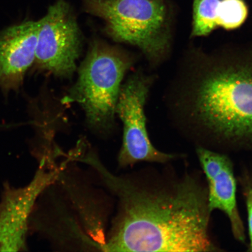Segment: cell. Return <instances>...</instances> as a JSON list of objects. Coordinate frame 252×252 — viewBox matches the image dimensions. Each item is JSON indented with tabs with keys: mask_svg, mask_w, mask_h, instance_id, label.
Returning a JSON list of instances; mask_svg holds the SVG:
<instances>
[{
	"mask_svg": "<svg viewBox=\"0 0 252 252\" xmlns=\"http://www.w3.org/2000/svg\"><path fill=\"white\" fill-rule=\"evenodd\" d=\"M118 200L103 252L216 251L207 187L194 176L110 172L93 151L78 153Z\"/></svg>",
	"mask_w": 252,
	"mask_h": 252,
	"instance_id": "1",
	"label": "cell"
},
{
	"mask_svg": "<svg viewBox=\"0 0 252 252\" xmlns=\"http://www.w3.org/2000/svg\"><path fill=\"white\" fill-rule=\"evenodd\" d=\"M201 56L182 82L178 122L197 144L224 153L252 149V54Z\"/></svg>",
	"mask_w": 252,
	"mask_h": 252,
	"instance_id": "2",
	"label": "cell"
},
{
	"mask_svg": "<svg viewBox=\"0 0 252 252\" xmlns=\"http://www.w3.org/2000/svg\"><path fill=\"white\" fill-rule=\"evenodd\" d=\"M132 63L117 47L94 41L79 68L76 83L62 102L78 104L93 130L108 133L114 126L123 79Z\"/></svg>",
	"mask_w": 252,
	"mask_h": 252,
	"instance_id": "3",
	"label": "cell"
},
{
	"mask_svg": "<svg viewBox=\"0 0 252 252\" xmlns=\"http://www.w3.org/2000/svg\"><path fill=\"white\" fill-rule=\"evenodd\" d=\"M88 13L105 22L109 35L138 47L151 62L168 52L171 33L160 0H81Z\"/></svg>",
	"mask_w": 252,
	"mask_h": 252,
	"instance_id": "4",
	"label": "cell"
},
{
	"mask_svg": "<svg viewBox=\"0 0 252 252\" xmlns=\"http://www.w3.org/2000/svg\"><path fill=\"white\" fill-rule=\"evenodd\" d=\"M39 23L34 68L58 77H71L81 52L82 36L70 5L59 0Z\"/></svg>",
	"mask_w": 252,
	"mask_h": 252,
	"instance_id": "5",
	"label": "cell"
},
{
	"mask_svg": "<svg viewBox=\"0 0 252 252\" xmlns=\"http://www.w3.org/2000/svg\"><path fill=\"white\" fill-rule=\"evenodd\" d=\"M150 85V78L137 73L122 86L116 107V115L124 125V137L118 156L121 167L141 161L165 163L176 157L156 149L148 134L144 106Z\"/></svg>",
	"mask_w": 252,
	"mask_h": 252,
	"instance_id": "6",
	"label": "cell"
},
{
	"mask_svg": "<svg viewBox=\"0 0 252 252\" xmlns=\"http://www.w3.org/2000/svg\"><path fill=\"white\" fill-rule=\"evenodd\" d=\"M62 167L52 159H40L36 174L27 186L4 185L0 201V252L26 251L33 208L43 191L58 181Z\"/></svg>",
	"mask_w": 252,
	"mask_h": 252,
	"instance_id": "7",
	"label": "cell"
},
{
	"mask_svg": "<svg viewBox=\"0 0 252 252\" xmlns=\"http://www.w3.org/2000/svg\"><path fill=\"white\" fill-rule=\"evenodd\" d=\"M39 21H27L0 32V89L17 92L35 61Z\"/></svg>",
	"mask_w": 252,
	"mask_h": 252,
	"instance_id": "8",
	"label": "cell"
},
{
	"mask_svg": "<svg viewBox=\"0 0 252 252\" xmlns=\"http://www.w3.org/2000/svg\"><path fill=\"white\" fill-rule=\"evenodd\" d=\"M196 154L206 176L210 210L224 213L235 238L244 242L245 228L236 204V184L231 159L226 154L201 147H197Z\"/></svg>",
	"mask_w": 252,
	"mask_h": 252,
	"instance_id": "9",
	"label": "cell"
},
{
	"mask_svg": "<svg viewBox=\"0 0 252 252\" xmlns=\"http://www.w3.org/2000/svg\"><path fill=\"white\" fill-rule=\"evenodd\" d=\"M220 2V0H194L191 36H206L219 27Z\"/></svg>",
	"mask_w": 252,
	"mask_h": 252,
	"instance_id": "10",
	"label": "cell"
},
{
	"mask_svg": "<svg viewBox=\"0 0 252 252\" xmlns=\"http://www.w3.org/2000/svg\"><path fill=\"white\" fill-rule=\"evenodd\" d=\"M248 9L243 0H220L218 26L226 30L240 27L247 20Z\"/></svg>",
	"mask_w": 252,
	"mask_h": 252,
	"instance_id": "11",
	"label": "cell"
},
{
	"mask_svg": "<svg viewBox=\"0 0 252 252\" xmlns=\"http://www.w3.org/2000/svg\"><path fill=\"white\" fill-rule=\"evenodd\" d=\"M244 195L247 203L248 214L249 232H250L251 251H252V185L246 183L244 189Z\"/></svg>",
	"mask_w": 252,
	"mask_h": 252,
	"instance_id": "12",
	"label": "cell"
}]
</instances>
